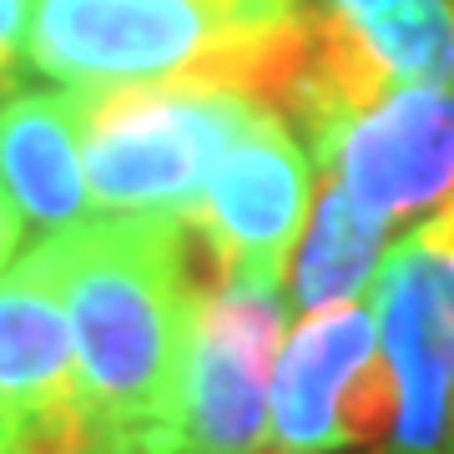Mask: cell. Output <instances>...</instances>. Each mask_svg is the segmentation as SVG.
Returning a JSON list of instances; mask_svg holds the SVG:
<instances>
[{"mask_svg":"<svg viewBox=\"0 0 454 454\" xmlns=\"http://www.w3.org/2000/svg\"><path fill=\"white\" fill-rule=\"evenodd\" d=\"M283 339V293L207 283L162 454H262L268 389Z\"/></svg>","mask_w":454,"mask_h":454,"instance_id":"52a82bcc","label":"cell"},{"mask_svg":"<svg viewBox=\"0 0 454 454\" xmlns=\"http://www.w3.org/2000/svg\"><path fill=\"white\" fill-rule=\"evenodd\" d=\"M0 454H91L66 303L35 247L0 273Z\"/></svg>","mask_w":454,"mask_h":454,"instance_id":"ba28073f","label":"cell"},{"mask_svg":"<svg viewBox=\"0 0 454 454\" xmlns=\"http://www.w3.org/2000/svg\"><path fill=\"white\" fill-rule=\"evenodd\" d=\"M318 162L384 223L429 217L454 197V86H404L358 112Z\"/></svg>","mask_w":454,"mask_h":454,"instance_id":"9c48e42d","label":"cell"},{"mask_svg":"<svg viewBox=\"0 0 454 454\" xmlns=\"http://www.w3.org/2000/svg\"><path fill=\"white\" fill-rule=\"evenodd\" d=\"M31 247L66 303L91 454H162L207 293L192 273V223L86 212Z\"/></svg>","mask_w":454,"mask_h":454,"instance_id":"6da1fadb","label":"cell"},{"mask_svg":"<svg viewBox=\"0 0 454 454\" xmlns=\"http://www.w3.org/2000/svg\"><path fill=\"white\" fill-rule=\"evenodd\" d=\"M0 212H5V197H0Z\"/></svg>","mask_w":454,"mask_h":454,"instance_id":"5bb4252c","label":"cell"},{"mask_svg":"<svg viewBox=\"0 0 454 454\" xmlns=\"http://www.w3.org/2000/svg\"><path fill=\"white\" fill-rule=\"evenodd\" d=\"M394 429V379L369 298L303 313L278 348L262 454L379 450Z\"/></svg>","mask_w":454,"mask_h":454,"instance_id":"277c9868","label":"cell"},{"mask_svg":"<svg viewBox=\"0 0 454 454\" xmlns=\"http://www.w3.org/2000/svg\"><path fill=\"white\" fill-rule=\"evenodd\" d=\"M303 0H31L26 66L61 86L197 76L273 106L303 51Z\"/></svg>","mask_w":454,"mask_h":454,"instance_id":"7a4b0ae2","label":"cell"},{"mask_svg":"<svg viewBox=\"0 0 454 454\" xmlns=\"http://www.w3.org/2000/svg\"><path fill=\"white\" fill-rule=\"evenodd\" d=\"M324 5L343 11V16H379V11H389V5H399V0H324Z\"/></svg>","mask_w":454,"mask_h":454,"instance_id":"4fadbf2b","label":"cell"},{"mask_svg":"<svg viewBox=\"0 0 454 454\" xmlns=\"http://www.w3.org/2000/svg\"><path fill=\"white\" fill-rule=\"evenodd\" d=\"M318 172L288 121L268 106L247 116L212 167L192 232L212 253V283L283 293L293 247L303 238Z\"/></svg>","mask_w":454,"mask_h":454,"instance_id":"8992f818","label":"cell"},{"mask_svg":"<svg viewBox=\"0 0 454 454\" xmlns=\"http://www.w3.org/2000/svg\"><path fill=\"white\" fill-rule=\"evenodd\" d=\"M26 31H31V0H0V97H5L20 76Z\"/></svg>","mask_w":454,"mask_h":454,"instance_id":"7c38bea8","label":"cell"},{"mask_svg":"<svg viewBox=\"0 0 454 454\" xmlns=\"http://www.w3.org/2000/svg\"><path fill=\"white\" fill-rule=\"evenodd\" d=\"M369 309L394 379L379 454H454V247L419 223L384 253Z\"/></svg>","mask_w":454,"mask_h":454,"instance_id":"5b68a950","label":"cell"},{"mask_svg":"<svg viewBox=\"0 0 454 454\" xmlns=\"http://www.w3.org/2000/svg\"><path fill=\"white\" fill-rule=\"evenodd\" d=\"M0 197L31 232L82 223L91 197L82 172V91L0 97Z\"/></svg>","mask_w":454,"mask_h":454,"instance_id":"30bf717a","label":"cell"},{"mask_svg":"<svg viewBox=\"0 0 454 454\" xmlns=\"http://www.w3.org/2000/svg\"><path fill=\"white\" fill-rule=\"evenodd\" d=\"M384 253H389V223L373 217L369 207H358L354 197L343 192V182L333 172H324L318 192H313L309 223H303V238L293 247L288 283H283L288 309L303 318V313L369 298Z\"/></svg>","mask_w":454,"mask_h":454,"instance_id":"8fae6325","label":"cell"},{"mask_svg":"<svg viewBox=\"0 0 454 454\" xmlns=\"http://www.w3.org/2000/svg\"><path fill=\"white\" fill-rule=\"evenodd\" d=\"M76 91H82L86 197L106 217L192 223L223 146L262 106L238 86L197 76L76 86Z\"/></svg>","mask_w":454,"mask_h":454,"instance_id":"3957f363","label":"cell"}]
</instances>
